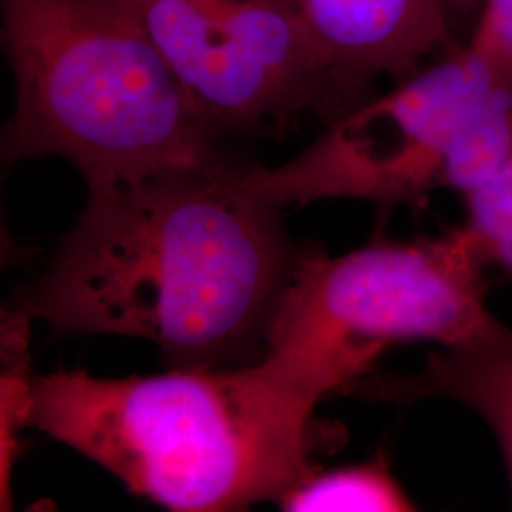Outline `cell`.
<instances>
[{"label": "cell", "instance_id": "cell-1", "mask_svg": "<svg viewBox=\"0 0 512 512\" xmlns=\"http://www.w3.org/2000/svg\"><path fill=\"white\" fill-rule=\"evenodd\" d=\"M241 162L88 188L90 198L18 310L61 334L141 338L175 368L266 348L300 253Z\"/></svg>", "mask_w": 512, "mask_h": 512}, {"label": "cell", "instance_id": "cell-2", "mask_svg": "<svg viewBox=\"0 0 512 512\" xmlns=\"http://www.w3.org/2000/svg\"><path fill=\"white\" fill-rule=\"evenodd\" d=\"M317 404L264 361L97 378L37 376L31 427L177 512L243 511L310 475Z\"/></svg>", "mask_w": 512, "mask_h": 512}, {"label": "cell", "instance_id": "cell-3", "mask_svg": "<svg viewBox=\"0 0 512 512\" xmlns=\"http://www.w3.org/2000/svg\"><path fill=\"white\" fill-rule=\"evenodd\" d=\"M16 109L2 160L59 156L88 188L232 164L190 107L145 0H0Z\"/></svg>", "mask_w": 512, "mask_h": 512}, {"label": "cell", "instance_id": "cell-4", "mask_svg": "<svg viewBox=\"0 0 512 512\" xmlns=\"http://www.w3.org/2000/svg\"><path fill=\"white\" fill-rule=\"evenodd\" d=\"M486 270L465 226L340 256L302 251L260 361L313 404L351 393L395 344L444 348L492 329Z\"/></svg>", "mask_w": 512, "mask_h": 512}, {"label": "cell", "instance_id": "cell-5", "mask_svg": "<svg viewBox=\"0 0 512 512\" xmlns=\"http://www.w3.org/2000/svg\"><path fill=\"white\" fill-rule=\"evenodd\" d=\"M511 76L467 42L334 120L293 160L245 165L243 183L275 207L321 200L418 203L446 186L465 133Z\"/></svg>", "mask_w": 512, "mask_h": 512}, {"label": "cell", "instance_id": "cell-6", "mask_svg": "<svg viewBox=\"0 0 512 512\" xmlns=\"http://www.w3.org/2000/svg\"><path fill=\"white\" fill-rule=\"evenodd\" d=\"M148 25L203 126L277 133L329 126L348 95L287 0H145Z\"/></svg>", "mask_w": 512, "mask_h": 512}, {"label": "cell", "instance_id": "cell-7", "mask_svg": "<svg viewBox=\"0 0 512 512\" xmlns=\"http://www.w3.org/2000/svg\"><path fill=\"white\" fill-rule=\"evenodd\" d=\"M349 103L393 84L458 46L452 0H287Z\"/></svg>", "mask_w": 512, "mask_h": 512}, {"label": "cell", "instance_id": "cell-8", "mask_svg": "<svg viewBox=\"0 0 512 512\" xmlns=\"http://www.w3.org/2000/svg\"><path fill=\"white\" fill-rule=\"evenodd\" d=\"M370 401L446 399L471 410L494 435L512 501V330L503 323L469 342L437 348L412 374H370L353 387Z\"/></svg>", "mask_w": 512, "mask_h": 512}, {"label": "cell", "instance_id": "cell-9", "mask_svg": "<svg viewBox=\"0 0 512 512\" xmlns=\"http://www.w3.org/2000/svg\"><path fill=\"white\" fill-rule=\"evenodd\" d=\"M291 512H408L414 501L391 473L385 459H372L304 476L277 499Z\"/></svg>", "mask_w": 512, "mask_h": 512}, {"label": "cell", "instance_id": "cell-10", "mask_svg": "<svg viewBox=\"0 0 512 512\" xmlns=\"http://www.w3.org/2000/svg\"><path fill=\"white\" fill-rule=\"evenodd\" d=\"M29 315L23 311H4L2 323V401H0V473H2V503L10 492V473L16 450V433L21 427H31L35 404V380L29 366Z\"/></svg>", "mask_w": 512, "mask_h": 512}, {"label": "cell", "instance_id": "cell-11", "mask_svg": "<svg viewBox=\"0 0 512 512\" xmlns=\"http://www.w3.org/2000/svg\"><path fill=\"white\" fill-rule=\"evenodd\" d=\"M463 200V226L475 239L486 268H495L512 281V148L494 177Z\"/></svg>", "mask_w": 512, "mask_h": 512}, {"label": "cell", "instance_id": "cell-12", "mask_svg": "<svg viewBox=\"0 0 512 512\" xmlns=\"http://www.w3.org/2000/svg\"><path fill=\"white\" fill-rule=\"evenodd\" d=\"M469 44L512 78V0H484Z\"/></svg>", "mask_w": 512, "mask_h": 512}]
</instances>
